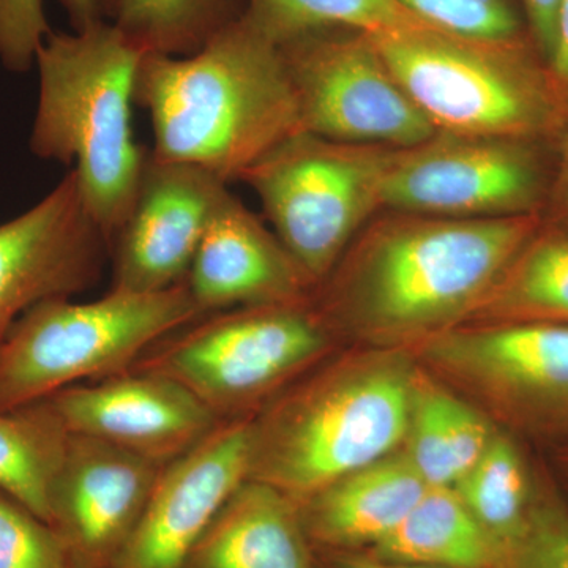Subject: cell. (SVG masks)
Masks as SVG:
<instances>
[{"label":"cell","mask_w":568,"mask_h":568,"mask_svg":"<svg viewBox=\"0 0 568 568\" xmlns=\"http://www.w3.org/2000/svg\"><path fill=\"white\" fill-rule=\"evenodd\" d=\"M552 459H555L556 473H558L560 491L564 493L568 503V443L560 444V446L552 447Z\"/></svg>","instance_id":"cell-35"},{"label":"cell","mask_w":568,"mask_h":568,"mask_svg":"<svg viewBox=\"0 0 568 568\" xmlns=\"http://www.w3.org/2000/svg\"><path fill=\"white\" fill-rule=\"evenodd\" d=\"M394 152L298 132L242 175L313 286L328 278L358 227L381 209Z\"/></svg>","instance_id":"cell-8"},{"label":"cell","mask_w":568,"mask_h":568,"mask_svg":"<svg viewBox=\"0 0 568 568\" xmlns=\"http://www.w3.org/2000/svg\"><path fill=\"white\" fill-rule=\"evenodd\" d=\"M332 328L312 297L209 313L164 336L132 368L170 377L220 422L254 416L315 366Z\"/></svg>","instance_id":"cell-7"},{"label":"cell","mask_w":568,"mask_h":568,"mask_svg":"<svg viewBox=\"0 0 568 568\" xmlns=\"http://www.w3.org/2000/svg\"><path fill=\"white\" fill-rule=\"evenodd\" d=\"M204 316L185 283L32 306L0 338V413L132 368L164 336Z\"/></svg>","instance_id":"cell-5"},{"label":"cell","mask_w":568,"mask_h":568,"mask_svg":"<svg viewBox=\"0 0 568 568\" xmlns=\"http://www.w3.org/2000/svg\"><path fill=\"white\" fill-rule=\"evenodd\" d=\"M67 439L44 402L0 413V488L47 523Z\"/></svg>","instance_id":"cell-25"},{"label":"cell","mask_w":568,"mask_h":568,"mask_svg":"<svg viewBox=\"0 0 568 568\" xmlns=\"http://www.w3.org/2000/svg\"><path fill=\"white\" fill-rule=\"evenodd\" d=\"M551 77L559 85L564 95H568V0H560L558 17V37H556L555 54H552Z\"/></svg>","instance_id":"cell-32"},{"label":"cell","mask_w":568,"mask_h":568,"mask_svg":"<svg viewBox=\"0 0 568 568\" xmlns=\"http://www.w3.org/2000/svg\"><path fill=\"white\" fill-rule=\"evenodd\" d=\"M104 14L111 20L112 10H114L115 0H102Z\"/></svg>","instance_id":"cell-36"},{"label":"cell","mask_w":568,"mask_h":568,"mask_svg":"<svg viewBox=\"0 0 568 568\" xmlns=\"http://www.w3.org/2000/svg\"><path fill=\"white\" fill-rule=\"evenodd\" d=\"M544 164L532 141L437 132L395 149L381 207L439 219H500L537 213Z\"/></svg>","instance_id":"cell-11"},{"label":"cell","mask_w":568,"mask_h":568,"mask_svg":"<svg viewBox=\"0 0 568 568\" xmlns=\"http://www.w3.org/2000/svg\"><path fill=\"white\" fill-rule=\"evenodd\" d=\"M227 183L193 164L145 156L129 219L111 244V290L156 293L185 282Z\"/></svg>","instance_id":"cell-13"},{"label":"cell","mask_w":568,"mask_h":568,"mask_svg":"<svg viewBox=\"0 0 568 568\" xmlns=\"http://www.w3.org/2000/svg\"><path fill=\"white\" fill-rule=\"evenodd\" d=\"M142 55L110 20L52 31L37 51L39 103L29 145L41 160L73 164L110 246L132 211L149 152L132 126Z\"/></svg>","instance_id":"cell-4"},{"label":"cell","mask_w":568,"mask_h":568,"mask_svg":"<svg viewBox=\"0 0 568 568\" xmlns=\"http://www.w3.org/2000/svg\"><path fill=\"white\" fill-rule=\"evenodd\" d=\"M244 18L278 47L323 31L375 36L429 28L398 0H248Z\"/></svg>","instance_id":"cell-26"},{"label":"cell","mask_w":568,"mask_h":568,"mask_svg":"<svg viewBox=\"0 0 568 568\" xmlns=\"http://www.w3.org/2000/svg\"><path fill=\"white\" fill-rule=\"evenodd\" d=\"M369 556L436 568H508L510 551L489 534L455 489L428 488L405 521Z\"/></svg>","instance_id":"cell-21"},{"label":"cell","mask_w":568,"mask_h":568,"mask_svg":"<svg viewBox=\"0 0 568 568\" xmlns=\"http://www.w3.org/2000/svg\"><path fill=\"white\" fill-rule=\"evenodd\" d=\"M134 103L149 112L152 155L241 181L302 129L282 48L245 18L189 55H142Z\"/></svg>","instance_id":"cell-2"},{"label":"cell","mask_w":568,"mask_h":568,"mask_svg":"<svg viewBox=\"0 0 568 568\" xmlns=\"http://www.w3.org/2000/svg\"><path fill=\"white\" fill-rule=\"evenodd\" d=\"M252 417L222 422L156 478L114 568H183L235 489L248 478Z\"/></svg>","instance_id":"cell-15"},{"label":"cell","mask_w":568,"mask_h":568,"mask_svg":"<svg viewBox=\"0 0 568 568\" xmlns=\"http://www.w3.org/2000/svg\"><path fill=\"white\" fill-rule=\"evenodd\" d=\"M110 250L74 170L29 211L0 223V338L32 306L95 286Z\"/></svg>","instance_id":"cell-12"},{"label":"cell","mask_w":568,"mask_h":568,"mask_svg":"<svg viewBox=\"0 0 568 568\" xmlns=\"http://www.w3.org/2000/svg\"><path fill=\"white\" fill-rule=\"evenodd\" d=\"M334 568H436L414 566V564L388 562L361 552H332Z\"/></svg>","instance_id":"cell-33"},{"label":"cell","mask_w":568,"mask_h":568,"mask_svg":"<svg viewBox=\"0 0 568 568\" xmlns=\"http://www.w3.org/2000/svg\"><path fill=\"white\" fill-rule=\"evenodd\" d=\"M540 227L537 213L394 212L373 224L315 304L332 331L345 328L376 347L418 346L476 315Z\"/></svg>","instance_id":"cell-1"},{"label":"cell","mask_w":568,"mask_h":568,"mask_svg":"<svg viewBox=\"0 0 568 568\" xmlns=\"http://www.w3.org/2000/svg\"><path fill=\"white\" fill-rule=\"evenodd\" d=\"M428 488L399 448L339 478L298 507L313 547L369 551L405 521Z\"/></svg>","instance_id":"cell-18"},{"label":"cell","mask_w":568,"mask_h":568,"mask_svg":"<svg viewBox=\"0 0 568 568\" xmlns=\"http://www.w3.org/2000/svg\"><path fill=\"white\" fill-rule=\"evenodd\" d=\"M436 31L484 43H517L519 22L507 0H398Z\"/></svg>","instance_id":"cell-29"},{"label":"cell","mask_w":568,"mask_h":568,"mask_svg":"<svg viewBox=\"0 0 568 568\" xmlns=\"http://www.w3.org/2000/svg\"><path fill=\"white\" fill-rule=\"evenodd\" d=\"M183 568H316L301 507L246 478L197 541Z\"/></svg>","instance_id":"cell-19"},{"label":"cell","mask_w":568,"mask_h":568,"mask_svg":"<svg viewBox=\"0 0 568 568\" xmlns=\"http://www.w3.org/2000/svg\"><path fill=\"white\" fill-rule=\"evenodd\" d=\"M368 39L439 132L534 141L562 122L566 95L555 78L519 54L518 43H484L432 28Z\"/></svg>","instance_id":"cell-6"},{"label":"cell","mask_w":568,"mask_h":568,"mask_svg":"<svg viewBox=\"0 0 568 568\" xmlns=\"http://www.w3.org/2000/svg\"><path fill=\"white\" fill-rule=\"evenodd\" d=\"M73 31L108 20L102 0H61ZM52 32L43 0H0V65L24 74L36 65L37 51Z\"/></svg>","instance_id":"cell-27"},{"label":"cell","mask_w":568,"mask_h":568,"mask_svg":"<svg viewBox=\"0 0 568 568\" xmlns=\"http://www.w3.org/2000/svg\"><path fill=\"white\" fill-rule=\"evenodd\" d=\"M508 568H568V503L544 466L537 467L532 507Z\"/></svg>","instance_id":"cell-28"},{"label":"cell","mask_w":568,"mask_h":568,"mask_svg":"<svg viewBox=\"0 0 568 568\" xmlns=\"http://www.w3.org/2000/svg\"><path fill=\"white\" fill-rule=\"evenodd\" d=\"M164 466L102 440L69 435L52 481L48 525L74 568H114Z\"/></svg>","instance_id":"cell-16"},{"label":"cell","mask_w":568,"mask_h":568,"mask_svg":"<svg viewBox=\"0 0 568 568\" xmlns=\"http://www.w3.org/2000/svg\"><path fill=\"white\" fill-rule=\"evenodd\" d=\"M536 485L537 466L529 462L519 437L497 426L476 465L452 489L510 551L528 523Z\"/></svg>","instance_id":"cell-23"},{"label":"cell","mask_w":568,"mask_h":568,"mask_svg":"<svg viewBox=\"0 0 568 568\" xmlns=\"http://www.w3.org/2000/svg\"><path fill=\"white\" fill-rule=\"evenodd\" d=\"M248 0H115L111 22L142 54L189 55L241 21Z\"/></svg>","instance_id":"cell-24"},{"label":"cell","mask_w":568,"mask_h":568,"mask_svg":"<svg viewBox=\"0 0 568 568\" xmlns=\"http://www.w3.org/2000/svg\"><path fill=\"white\" fill-rule=\"evenodd\" d=\"M41 402L67 435L102 440L163 466L222 424L181 384L140 368L63 388Z\"/></svg>","instance_id":"cell-14"},{"label":"cell","mask_w":568,"mask_h":568,"mask_svg":"<svg viewBox=\"0 0 568 568\" xmlns=\"http://www.w3.org/2000/svg\"><path fill=\"white\" fill-rule=\"evenodd\" d=\"M523 321L568 324L566 231L540 227L467 323Z\"/></svg>","instance_id":"cell-22"},{"label":"cell","mask_w":568,"mask_h":568,"mask_svg":"<svg viewBox=\"0 0 568 568\" xmlns=\"http://www.w3.org/2000/svg\"><path fill=\"white\" fill-rule=\"evenodd\" d=\"M538 47L548 62L555 54L560 0H525Z\"/></svg>","instance_id":"cell-31"},{"label":"cell","mask_w":568,"mask_h":568,"mask_svg":"<svg viewBox=\"0 0 568 568\" xmlns=\"http://www.w3.org/2000/svg\"><path fill=\"white\" fill-rule=\"evenodd\" d=\"M417 364L376 347L316 369L252 417L248 478L301 504L405 443Z\"/></svg>","instance_id":"cell-3"},{"label":"cell","mask_w":568,"mask_h":568,"mask_svg":"<svg viewBox=\"0 0 568 568\" xmlns=\"http://www.w3.org/2000/svg\"><path fill=\"white\" fill-rule=\"evenodd\" d=\"M0 568H74L54 529L2 488Z\"/></svg>","instance_id":"cell-30"},{"label":"cell","mask_w":568,"mask_h":568,"mask_svg":"<svg viewBox=\"0 0 568 568\" xmlns=\"http://www.w3.org/2000/svg\"><path fill=\"white\" fill-rule=\"evenodd\" d=\"M183 283L203 315L306 301L316 290L280 239L231 192L213 213Z\"/></svg>","instance_id":"cell-17"},{"label":"cell","mask_w":568,"mask_h":568,"mask_svg":"<svg viewBox=\"0 0 568 568\" xmlns=\"http://www.w3.org/2000/svg\"><path fill=\"white\" fill-rule=\"evenodd\" d=\"M416 347L426 372L476 399L500 428L568 443V324H462Z\"/></svg>","instance_id":"cell-9"},{"label":"cell","mask_w":568,"mask_h":568,"mask_svg":"<svg viewBox=\"0 0 568 568\" xmlns=\"http://www.w3.org/2000/svg\"><path fill=\"white\" fill-rule=\"evenodd\" d=\"M497 426L417 365L403 454L429 488H455L484 454Z\"/></svg>","instance_id":"cell-20"},{"label":"cell","mask_w":568,"mask_h":568,"mask_svg":"<svg viewBox=\"0 0 568 568\" xmlns=\"http://www.w3.org/2000/svg\"><path fill=\"white\" fill-rule=\"evenodd\" d=\"M280 48L304 132L388 149L416 148L439 132L365 33H308Z\"/></svg>","instance_id":"cell-10"},{"label":"cell","mask_w":568,"mask_h":568,"mask_svg":"<svg viewBox=\"0 0 568 568\" xmlns=\"http://www.w3.org/2000/svg\"><path fill=\"white\" fill-rule=\"evenodd\" d=\"M556 204L562 219L568 223V133L562 142V151H560V162L558 178L555 185Z\"/></svg>","instance_id":"cell-34"}]
</instances>
